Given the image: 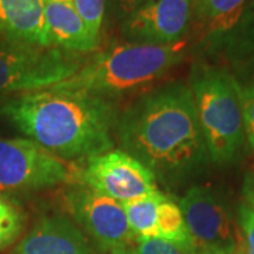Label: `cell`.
<instances>
[{
	"instance_id": "cell-1",
	"label": "cell",
	"mask_w": 254,
	"mask_h": 254,
	"mask_svg": "<svg viewBox=\"0 0 254 254\" xmlns=\"http://www.w3.org/2000/svg\"><path fill=\"white\" fill-rule=\"evenodd\" d=\"M115 134L123 151L167 188L193 178L209 161L192 92L184 82L140 95L119 113Z\"/></svg>"
},
{
	"instance_id": "cell-2",
	"label": "cell",
	"mask_w": 254,
	"mask_h": 254,
	"mask_svg": "<svg viewBox=\"0 0 254 254\" xmlns=\"http://www.w3.org/2000/svg\"><path fill=\"white\" fill-rule=\"evenodd\" d=\"M0 115L30 140L65 160H89L113 148L119 112L112 100L48 88L7 96Z\"/></svg>"
},
{
	"instance_id": "cell-3",
	"label": "cell",
	"mask_w": 254,
	"mask_h": 254,
	"mask_svg": "<svg viewBox=\"0 0 254 254\" xmlns=\"http://www.w3.org/2000/svg\"><path fill=\"white\" fill-rule=\"evenodd\" d=\"M188 41L170 46L120 43L95 53L66 81L53 88L91 93L113 100L134 92L150 91L187 57Z\"/></svg>"
},
{
	"instance_id": "cell-4",
	"label": "cell",
	"mask_w": 254,
	"mask_h": 254,
	"mask_svg": "<svg viewBox=\"0 0 254 254\" xmlns=\"http://www.w3.org/2000/svg\"><path fill=\"white\" fill-rule=\"evenodd\" d=\"M188 86L209 160L218 165L236 161L246 141L240 83L225 66L196 61Z\"/></svg>"
},
{
	"instance_id": "cell-5",
	"label": "cell",
	"mask_w": 254,
	"mask_h": 254,
	"mask_svg": "<svg viewBox=\"0 0 254 254\" xmlns=\"http://www.w3.org/2000/svg\"><path fill=\"white\" fill-rule=\"evenodd\" d=\"M82 55L55 47H40L0 36V96L53 88L83 64Z\"/></svg>"
},
{
	"instance_id": "cell-6",
	"label": "cell",
	"mask_w": 254,
	"mask_h": 254,
	"mask_svg": "<svg viewBox=\"0 0 254 254\" xmlns=\"http://www.w3.org/2000/svg\"><path fill=\"white\" fill-rule=\"evenodd\" d=\"M72 180V170L30 138H0V198L28 195Z\"/></svg>"
},
{
	"instance_id": "cell-7",
	"label": "cell",
	"mask_w": 254,
	"mask_h": 254,
	"mask_svg": "<svg viewBox=\"0 0 254 254\" xmlns=\"http://www.w3.org/2000/svg\"><path fill=\"white\" fill-rule=\"evenodd\" d=\"M178 205L198 252L236 254L237 227L220 195L209 187L193 185Z\"/></svg>"
},
{
	"instance_id": "cell-8",
	"label": "cell",
	"mask_w": 254,
	"mask_h": 254,
	"mask_svg": "<svg viewBox=\"0 0 254 254\" xmlns=\"http://www.w3.org/2000/svg\"><path fill=\"white\" fill-rule=\"evenodd\" d=\"M65 205L100 252H112L134 243L136 236L127 222L123 205L92 190L86 184L73 185L66 190Z\"/></svg>"
},
{
	"instance_id": "cell-9",
	"label": "cell",
	"mask_w": 254,
	"mask_h": 254,
	"mask_svg": "<svg viewBox=\"0 0 254 254\" xmlns=\"http://www.w3.org/2000/svg\"><path fill=\"white\" fill-rule=\"evenodd\" d=\"M83 184L119 203L160 193L157 180L144 164L123 150H110L86 160Z\"/></svg>"
},
{
	"instance_id": "cell-10",
	"label": "cell",
	"mask_w": 254,
	"mask_h": 254,
	"mask_svg": "<svg viewBox=\"0 0 254 254\" xmlns=\"http://www.w3.org/2000/svg\"><path fill=\"white\" fill-rule=\"evenodd\" d=\"M192 0H148L120 23L127 43L170 46L187 40Z\"/></svg>"
},
{
	"instance_id": "cell-11",
	"label": "cell",
	"mask_w": 254,
	"mask_h": 254,
	"mask_svg": "<svg viewBox=\"0 0 254 254\" xmlns=\"http://www.w3.org/2000/svg\"><path fill=\"white\" fill-rule=\"evenodd\" d=\"M122 205L136 237L164 239L182 245H193L180 205L163 192Z\"/></svg>"
},
{
	"instance_id": "cell-12",
	"label": "cell",
	"mask_w": 254,
	"mask_h": 254,
	"mask_svg": "<svg viewBox=\"0 0 254 254\" xmlns=\"http://www.w3.org/2000/svg\"><path fill=\"white\" fill-rule=\"evenodd\" d=\"M13 254H96L78 226L61 215L38 219Z\"/></svg>"
},
{
	"instance_id": "cell-13",
	"label": "cell",
	"mask_w": 254,
	"mask_h": 254,
	"mask_svg": "<svg viewBox=\"0 0 254 254\" xmlns=\"http://www.w3.org/2000/svg\"><path fill=\"white\" fill-rule=\"evenodd\" d=\"M44 20L50 47L83 55L100 46V37L92 33L69 1H44Z\"/></svg>"
},
{
	"instance_id": "cell-14",
	"label": "cell",
	"mask_w": 254,
	"mask_h": 254,
	"mask_svg": "<svg viewBox=\"0 0 254 254\" xmlns=\"http://www.w3.org/2000/svg\"><path fill=\"white\" fill-rule=\"evenodd\" d=\"M0 36L33 46L50 47L43 0H0Z\"/></svg>"
},
{
	"instance_id": "cell-15",
	"label": "cell",
	"mask_w": 254,
	"mask_h": 254,
	"mask_svg": "<svg viewBox=\"0 0 254 254\" xmlns=\"http://www.w3.org/2000/svg\"><path fill=\"white\" fill-rule=\"evenodd\" d=\"M249 0H192V18L199 34V46L206 50L235 27Z\"/></svg>"
},
{
	"instance_id": "cell-16",
	"label": "cell",
	"mask_w": 254,
	"mask_h": 254,
	"mask_svg": "<svg viewBox=\"0 0 254 254\" xmlns=\"http://www.w3.org/2000/svg\"><path fill=\"white\" fill-rule=\"evenodd\" d=\"M210 54L223 57L229 64L254 55V0H249L235 27L206 48Z\"/></svg>"
},
{
	"instance_id": "cell-17",
	"label": "cell",
	"mask_w": 254,
	"mask_h": 254,
	"mask_svg": "<svg viewBox=\"0 0 254 254\" xmlns=\"http://www.w3.org/2000/svg\"><path fill=\"white\" fill-rule=\"evenodd\" d=\"M24 229V215L7 199L0 198V250L7 249Z\"/></svg>"
},
{
	"instance_id": "cell-18",
	"label": "cell",
	"mask_w": 254,
	"mask_h": 254,
	"mask_svg": "<svg viewBox=\"0 0 254 254\" xmlns=\"http://www.w3.org/2000/svg\"><path fill=\"white\" fill-rule=\"evenodd\" d=\"M133 249L136 254H198L193 245H182L178 242L164 239H143L136 237Z\"/></svg>"
},
{
	"instance_id": "cell-19",
	"label": "cell",
	"mask_w": 254,
	"mask_h": 254,
	"mask_svg": "<svg viewBox=\"0 0 254 254\" xmlns=\"http://www.w3.org/2000/svg\"><path fill=\"white\" fill-rule=\"evenodd\" d=\"M72 4L92 33L100 37L106 16V0H72Z\"/></svg>"
},
{
	"instance_id": "cell-20",
	"label": "cell",
	"mask_w": 254,
	"mask_h": 254,
	"mask_svg": "<svg viewBox=\"0 0 254 254\" xmlns=\"http://www.w3.org/2000/svg\"><path fill=\"white\" fill-rule=\"evenodd\" d=\"M237 225L236 254H254V210L246 203L239 208Z\"/></svg>"
},
{
	"instance_id": "cell-21",
	"label": "cell",
	"mask_w": 254,
	"mask_h": 254,
	"mask_svg": "<svg viewBox=\"0 0 254 254\" xmlns=\"http://www.w3.org/2000/svg\"><path fill=\"white\" fill-rule=\"evenodd\" d=\"M239 82V81H237ZM240 99L243 109L245 137L250 150L254 151V88L240 83Z\"/></svg>"
},
{
	"instance_id": "cell-22",
	"label": "cell",
	"mask_w": 254,
	"mask_h": 254,
	"mask_svg": "<svg viewBox=\"0 0 254 254\" xmlns=\"http://www.w3.org/2000/svg\"><path fill=\"white\" fill-rule=\"evenodd\" d=\"M148 0H106V10L110 16L122 23L128 17L133 11H136L140 6H143Z\"/></svg>"
},
{
	"instance_id": "cell-23",
	"label": "cell",
	"mask_w": 254,
	"mask_h": 254,
	"mask_svg": "<svg viewBox=\"0 0 254 254\" xmlns=\"http://www.w3.org/2000/svg\"><path fill=\"white\" fill-rule=\"evenodd\" d=\"M230 72L235 75L239 83L254 88V55L243 61L230 64Z\"/></svg>"
},
{
	"instance_id": "cell-24",
	"label": "cell",
	"mask_w": 254,
	"mask_h": 254,
	"mask_svg": "<svg viewBox=\"0 0 254 254\" xmlns=\"http://www.w3.org/2000/svg\"><path fill=\"white\" fill-rule=\"evenodd\" d=\"M109 254H136L133 246H123V247H118V249H113Z\"/></svg>"
},
{
	"instance_id": "cell-25",
	"label": "cell",
	"mask_w": 254,
	"mask_h": 254,
	"mask_svg": "<svg viewBox=\"0 0 254 254\" xmlns=\"http://www.w3.org/2000/svg\"><path fill=\"white\" fill-rule=\"evenodd\" d=\"M245 192H249V193H253L254 195V175L252 177V178H247V181H246Z\"/></svg>"
},
{
	"instance_id": "cell-26",
	"label": "cell",
	"mask_w": 254,
	"mask_h": 254,
	"mask_svg": "<svg viewBox=\"0 0 254 254\" xmlns=\"http://www.w3.org/2000/svg\"><path fill=\"white\" fill-rule=\"evenodd\" d=\"M245 193H246V200H247V202H246V205H247V206H250V208L254 210V195L253 193H249V192H245Z\"/></svg>"
},
{
	"instance_id": "cell-27",
	"label": "cell",
	"mask_w": 254,
	"mask_h": 254,
	"mask_svg": "<svg viewBox=\"0 0 254 254\" xmlns=\"http://www.w3.org/2000/svg\"><path fill=\"white\" fill-rule=\"evenodd\" d=\"M43 1H69V3H72V0H43Z\"/></svg>"
},
{
	"instance_id": "cell-28",
	"label": "cell",
	"mask_w": 254,
	"mask_h": 254,
	"mask_svg": "<svg viewBox=\"0 0 254 254\" xmlns=\"http://www.w3.org/2000/svg\"><path fill=\"white\" fill-rule=\"evenodd\" d=\"M6 98H7V96H0V109H1V105H3V102H4Z\"/></svg>"
},
{
	"instance_id": "cell-29",
	"label": "cell",
	"mask_w": 254,
	"mask_h": 254,
	"mask_svg": "<svg viewBox=\"0 0 254 254\" xmlns=\"http://www.w3.org/2000/svg\"><path fill=\"white\" fill-rule=\"evenodd\" d=\"M198 254H216V253H212V252H199Z\"/></svg>"
}]
</instances>
